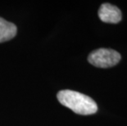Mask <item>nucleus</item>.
I'll list each match as a JSON object with an SVG mask.
<instances>
[{
	"label": "nucleus",
	"instance_id": "3",
	"mask_svg": "<svg viewBox=\"0 0 127 126\" xmlns=\"http://www.w3.org/2000/svg\"><path fill=\"white\" fill-rule=\"evenodd\" d=\"M100 20L106 23L117 24L121 20V12L117 7L110 3H103L98 10Z\"/></svg>",
	"mask_w": 127,
	"mask_h": 126
},
{
	"label": "nucleus",
	"instance_id": "2",
	"mask_svg": "<svg viewBox=\"0 0 127 126\" xmlns=\"http://www.w3.org/2000/svg\"><path fill=\"white\" fill-rule=\"evenodd\" d=\"M121 60V54L108 49H99L93 51L88 57L91 65L99 68H109L117 65Z\"/></svg>",
	"mask_w": 127,
	"mask_h": 126
},
{
	"label": "nucleus",
	"instance_id": "4",
	"mask_svg": "<svg viewBox=\"0 0 127 126\" xmlns=\"http://www.w3.org/2000/svg\"><path fill=\"white\" fill-rule=\"evenodd\" d=\"M17 32V26L0 17V43L13 39Z\"/></svg>",
	"mask_w": 127,
	"mask_h": 126
},
{
	"label": "nucleus",
	"instance_id": "1",
	"mask_svg": "<svg viewBox=\"0 0 127 126\" xmlns=\"http://www.w3.org/2000/svg\"><path fill=\"white\" fill-rule=\"evenodd\" d=\"M58 99L61 104L71 109L75 113L88 116L96 113L98 106L87 95L72 90H62L58 93Z\"/></svg>",
	"mask_w": 127,
	"mask_h": 126
}]
</instances>
